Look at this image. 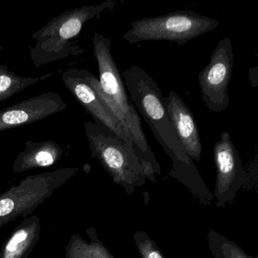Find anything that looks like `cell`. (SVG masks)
<instances>
[{"instance_id":"cell-1","label":"cell","mask_w":258,"mask_h":258,"mask_svg":"<svg viewBox=\"0 0 258 258\" xmlns=\"http://www.w3.org/2000/svg\"><path fill=\"white\" fill-rule=\"evenodd\" d=\"M92 42L99 78L85 69L86 78L108 109L120 120L144 169L146 178L156 182V175L161 173V167L147 141L140 115L128 96L123 78L111 53V40L96 32Z\"/></svg>"},{"instance_id":"cell-2","label":"cell","mask_w":258,"mask_h":258,"mask_svg":"<svg viewBox=\"0 0 258 258\" xmlns=\"http://www.w3.org/2000/svg\"><path fill=\"white\" fill-rule=\"evenodd\" d=\"M117 5L114 0H106L99 4L86 5L64 12L51 19L36 31L31 37L35 44L30 48L31 62L35 69L55 61H61L84 52L75 40L81 34L84 25L94 19H99L106 10Z\"/></svg>"},{"instance_id":"cell-3","label":"cell","mask_w":258,"mask_h":258,"mask_svg":"<svg viewBox=\"0 0 258 258\" xmlns=\"http://www.w3.org/2000/svg\"><path fill=\"white\" fill-rule=\"evenodd\" d=\"M122 76L133 105L171 159V169L194 164L184 152L175 134L162 93L155 80L144 69L137 66L126 69Z\"/></svg>"},{"instance_id":"cell-4","label":"cell","mask_w":258,"mask_h":258,"mask_svg":"<svg viewBox=\"0 0 258 258\" xmlns=\"http://www.w3.org/2000/svg\"><path fill=\"white\" fill-rule=\"evenodd\" d=\"M84 130L91 156L100 161L116 184L129 195L144 185L146 173L131 146L96 122H85Z\"/></svg>"},{"instance_id":"cell-5","label":"cell","mask_w":258,"mask_h":258,"mask_svg":"<svg viewBox=\"0 0 258 258\" xmlns=\"http://www.w3.org/2000/svg\"><path fill=\"white\" fill-rule=\"evenodd\" d=\"M220 22L195 12L178 10L164 16L144 18L131 23L122 36L131 44L146 41H166L181 46L217 28Z\"/></svg>"},{"instance_id":"cell-6","label":"cell","mask_w":258,"mask_h":258,"mask_svg":"<svg viewBox=\"0 0 258 258\" xmlns=\"http://www.w3.org/2000/svg\"><path fill=\"white\" fill-rule=\"evenodd\" d=\"M233 64L232 42L226 37L219 42L208 66L198 75L204 103L213 112H221L229 106L228 89Z\"/></svg>"},{"instance_id":"cell-7","label":"cell","mask_w":258,"mask_h":258,"mask_svg":"<svg viewBox=\"0 0 258 258\" xmlns=\"http://www.w3.org/2000/svg\"><path fill=\"white\" fill-rule=\"evenodd\" d=\"M213 156L217 173L213 196L215 197L216 205L221 208L233 202L245 182L247 173L229 133H221L214 144Z\"/></svg>"},{"instance_id":"cell-8","label":"cell","mask_w":258,"mask_h":258,"mask_svg":"<svg viewBox=\"0 0 258 258\" xmlns=\"http://www.w3.org/2000/svg\"><path fill=\"white\" fill-rule=\"evenodd\" d=\"M61 80L66 88L90 114L94 122L102 125L132 147L120 120L108 109L87 81L85 69L70 68L62 74Z\"/></svg>"},{"instance_id":"cell-9","label":"cell","mask_w":258,"mask_h":258,"mask_svg":"<svg viewBox=\"0 0 258 258\" xmlns=\"http://www.w3.org/2000/svg\"><path fill=\"white\" fill-rule=\"evenodd\" d=\"M67 108L68 104L55 92L28 98L0 111V132L40 121Z\"/></svg>"},{"instance_id":"cell-10","label":"cell","mask_w":258,"mask_h":258,"mask_svg":"<svg viewBox=\"0 0 258 258\" xmlns=\"http://www.w3.org/2000/svg\"><path fill=\"white\" fill-rule=\"evenodd\" d=\"M164 101L170 123L182 149L188 158L200 161L202 141L199 127L189 107L173 90H170Z\"/></svg>"},{"instance_id":"cell-11","label":"cell","mask_w":258,"mask_h":258,"mask_svg":"<svg viewBox=\"0 0 258 258\" xmlns=\"http://www.w3.org/2000/svg\"><path fill=\"white\" fill-rule=\"evenodd\" d=\"M63 149L54 140L35 143L28 140L25 149L21 152L16 161V169L49 167L61 158Z\"/></svg>"},{"instance_id":"cell-12","label":"cell","mask_w":258,"mask_h":258,"mask_svg":"<svg viewBox=\"0 0 258 258\" xmlns=\"http://www.w3.org/2000/svg\"><path fill=\"white\" fill-rule=\"evenodd\" d=\"M55 74L51 72L38 78H26L10 71L7 64H0V102L10 99L27 87L49 79Z\"/></svg>"},{"instance_id":"cell-13","label":"cell","mask_w":258,"mask_h":258,"mask_svg":"<svg viewBox=\"0 0 258 258\" xmlns=\"http://www.w3.org/2000/svg\"><path fill=\"white\" fill-rule=\"evenodd\" d=\"M208 247L214 258H256L247 254L241 247L213 229L208 234Z\"/></svg>"},{"instance_id":"cell-14","label":"cell","mask_w":258,"mask_h":258,"mask_svg":"<svg viewBox=\"0 0 258 258\" xmlns=\"http://www.w3.org/2000/svg\"><path fill=\"white\" fill-rule=\"evenodd\" d=\"M134 238L141 258H165L156 243L146 232L137 231Z\"/></svg>"},{"instance_id":"cell-15","label":"cell","mask_w":258,"mask_h":258,"mask_svg":"<svg viewBox=\"0 0 258 258\" xmlns=\"http://www.w3.org/2000/svg\"><path fill=\"white\" fill-rule=\"evenodd\" d=\"M28 238V232L25 229L18 231L7 244L6 247V258H14L15 255L19 252L22 247Z\"/></svg>"},{"instance_id":"cell-16","label":"cell","mask_w":258,"mask_h":258,"mask_svg":"<svg viewBox=\"0 0 258 258\" xmlns=\"http://www.w3.org/2000/svg\"><path fill=\"white\" fill-rule=\"evenodd\" d=\"M14 208V202L12 199H4L0 200V216L10 214Z\"/></svg>"}]
</instances>
